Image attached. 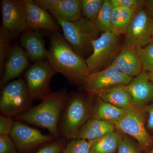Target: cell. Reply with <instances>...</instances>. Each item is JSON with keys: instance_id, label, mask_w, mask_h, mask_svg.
Here are the masks:
<instances>
[{"instance_id": "33", "label": "cell", "mask_w": 153, "mask_h": 153, "mask_svg": "<svg viewBox=\"0 0 153 153\" xmlns=\"http://www.w3.org/2000/svg\"><path fill=\"white\" fill-rule=\"evenodd\" d=\"M12 118L0 115V135L10 136L15 123Z\"/></svg>"}, {"instance_id": "32", "label": "cell", "mask_w": 153, "mask_h": 153, "mask_svg": "<svg viewBox=\"0 0 153 153\" xmlns=\"http://www.w3.org/2000/svg\"><path fill=\"white\" fill-rule=\"evenodd\" d=\"M17 149L10 136L0 135V153H17Z\"/></svg>"}, {"instance_id": "12", "label": "cell", "mask_w": 153, "mask_h": 153, "mask_svg": "<svg viewBox=\"0 0 153 153\" xmlns=\"http://www.w3.org/2000/svg\"><path fill=\"white\" fill-rule=\"evenodd\" d=\"M151 19L144 8L137 13L125 35V43L134 48L143 47L153 41Z\"/></svg>"}, {"instance_id": "2", "label": "cell", "mask_w": 153, "mask_h": 153, "mask_svg": "<svg viewBox=\"0 0 153 153\" xmlns=\"http://www.w3.org/2000/svg\"><path fill=\"white\" fill-rule=\"evenodd\" d=\"M68 94L66 88L52 92L36 106L15 117L16 120L47 129L56 139L60 138V116Z\"/></svg>"}, {"instance_id": "19", "label": "cell", "mask_w": 153, "mask_h": 153, "mask_svg": "<svg viewBox=\"0 0 153 153\" xmlns=\"http://www.w3.org/2000/svg\"><path fill=\"white\" fill-rule=\"evenodd\" d=\"M90 93L122 109H127L134 105L131 95L126 85H117Z\"/></svg>"}, {"instance_id": "25", "label": "cell", "mask_w": 153, "mask_h": 153, "mask_svg": "<svg viewBox=\"0 0 153 153\" xmlns=\"http://www.w3.org/2000/svg\"><path fill=\"white\" fill-rule=\"evenodd\" d=\"M105 0H81L82 16L94 23Z\"/></svg>"}, {"instance_id": "8", "label": "cell", "mask_w": 153, "mask_h": 153, "mask_svg": "<svg viewBox=\"0 0 153 153\" xmlns=\"http://www.w3.org/2000/svg\"><path fill=\"white\" fill-rule=\"evenodd\" d=\"M57 73L48 60L35 62L25 72V82L31 98L42 100L52 93L50 82Z\"/></svg>"}, {"instance_id": "14", "label": "cell", "mask_w": 153, "mask_h": 153, "mask_svg": "<svg viewBox=\"0 0 153 153\" xmlns=\"http://www.w3.org/2000/svg\"><path fill=\"white\" fill-rule=\"evenodd\" d=\"M28 30H45L57 32L60 27L46 10L39 7L34 1L24 0Z\"/></svg>"}, {"instance_id": "13", "label": "cell", "mask_w": 153, "mask_h": 153, "mask_svg": "<svg viewBox=\"0 0 153 153\" xmlns=\"http://www.w3.org/2000/svg\"><path fill=\"white\" fill-rule=\"evenodd\" d=\"M41 8L49 10L55 18L73 22L82 17L81 0H35Z\"/></svg>"}, {"instance_id": "7", "label": "cell", "mask_w": 153, "mask_h": 153, "mask_svg": "<svg viewBox=\"0 0 153 153\" xmlns=\"http://www.w3.org/2000/svg\"><path fill=\"white\" fill-rule=\"evenodd\" d=\"M144 108L134 105L126 109L125 113L114 123L116 128L136 141L142 149L148 147L152 142V137L145 125Z\"/></svg>"}, {"instance_id": "10", "label": "cell", "mask_w": 153, "mask_h": 153, "mask_svg": "<svg viewBox=\"0 0 153 153\" xmlns=\"http://www.w3.org/2000/svg\"><path fill=\"white\" fill-rule=\"evenodd\" d=\"M134 77L118 71L112 64L103 70L90 73L83 87L88 92H92L120 85H127Z\"/></svg>"}, {"instance_id": "38", "label": "cell", "mask_w": 153, "mask_h": 153, "mask_svg": "<svg viewBox=\"0 0 153 153\" xmlns=\"http://www.w3.org/2000/svg\"><path fill=\"white\" fill-rule=\"evenodd\" d=\"M150 153H153V148L152 150V152H151Z\"/></svg>"}, {"instance_id": "21", "label": "cell", "mask_w": 153, "mask_h": 153, "mask_svg": "<svg viewBox=\"0 0 153 153\" xmlns=\"http://www.w3.org/2000/svg\"><path fill=\"white\" fill-rule=\"evenodd\" d=\"M96 97L97 100L94 104L93 103L91 118L114 124L125 113L126 109L120 108Z\"/></svg>"}, {"instance_id": "27", "label": "cell", "mask_w": 153, "mask_h": 153, "mask_svg": "<svg viewBox=\"0 0 153 153\" xmlns=\"http://www.w3.org/2000/svg\"><path fill=\"white\" fill-rule=\"evenodd\" d=\"M92 141L83 139L70 140L61 153H91Z\"/></svg>"}, {"instance_id": "20", "label": "cell", "mask_w": 153, "mask_h": 153, "mask_svg": "<svg viewBox=\"0 0 153 153\" xmlns=\"http://www.w3.org/2000/svg\"><path fill=\"white\" fill-rule=\"evenodd\" d=\"M116 130L114 124L91 118L79 130L76 139L94 140Z\"/></svg>"}, {"instance_id": "22", "label": "cell", "mask_w": 153, "mask_h": 153, "mask_svg": "<svg viewBox=\"0 0 153 153\" xmlns=\"http://www.w3.org/2000/svg\"><path fill=\"white\" fill-rule=\"evenodd\" d=\"M137 11L123 7L112 8L111 15V30L115 36L125 35L127 30Z\"/></svg>"}, {"instance_id": "9", "label": "cell", "mask_w": 153, "mask_h": 153, "mask_svg": "<svg viewBox=\"0 0 153 153\" xmlns=\"http://www.w3.org/2000/svg\"><path fill=\"white\" fill-rule=\"evenodd\" d=\"M1 7L2 28L13 36L28 30L24 0H2Z\"/></svg>"}, {"instance_id": "34", "label": "cell", "mask_w": 153, "mask_h": 153, "mask_svg": "<svg viewBox=\"0 0 153 153\" xmlns=\"http://www.w3.org/2000/svg\"><path fill=\"white\" fill-rule=\"evenodd\" d=\"M145 112L148 114V119L146 128L147 131H153V103L148 105L144 108Z\"/></svg>"}, {"instance_id": "26", "label": "cell", "mask_w": 153, "mask_h": 153, "mask_svg": "<svg viewBox=\"0 0 153 153\" xmlns=\"http://www.w3.org/2000/svg\"><path fill=\"white\" fill-rule=\"evenodd\" d=\"M13 35L7 30L1 27L0 30V71L2 74L3 67L11 48L10 47Z\"/></svg>"}, {"instance_id": "11", "label": "cell", "mask_w": 153, "mask_h": 153, "mask_svg": "<svg viewBox=\"0 0 153 153\" xmlns=\"http://www.w3.org/2000/svg\"><path fill=\"white\" fill-rule=\"evenodd\" d=\"M10 137L17 149L20 151L28 150L41 145L49 143L55 138L52 135L44 134L37 129L18 120L15 122Z\"/></svg>"}, {"instance_id": "3", "label": "cell", "mask_w": 153, "mask_h": 153, "mask_svg": "<svg viewBox=\"0 0 153 153\" xmlns=\"http://www.w3.org/2000/svg\"><path fill=\"white\" fill-rule=\"evenodd\" d=\"M88 92L67 95L58 126L60 136L66 140L76 139L79 130L91 118L95 95Z\"/></svg>"}, {"instance_id": "35", "label": "cell", "mask_w": 153, "mask_h": 153, "mask_svg": "<svg viewBox=\"0 0 153 153\" xmlns=\"http://www.w3.org/2000/svg\"><path fill=\"white\" fill-rule=\"evenodd\" d=\"M145 7L151 19H153V0L145 1Z\"/></svg>"}, {"instance_id": "29", "label": "cell", "mask_w": 153, "mask_h": 153, "mask_svg": "<svg viewBox=\"0 0 153 153\" xmlns=\"http://www.w3.org/2000/svg\"><path fill=\"white\" fill-rule=\"evenodd\" d=\"M134 140L123 134L117 153H141L142 149Z\"/></svg>"}, {"instance_id": "15", "label": "cell", "mask_w": 153, "mask_h": 153, "mask_svg": "<svg viewBox=\"0 0 153 153\" xmlns=\"http://www.w3.org/2000/svg\"><path fill=\"white\" fill-rule=\"evenodd\" d=\"M29 60L27 53L21 46L16 45L11 48L4 64L1 86H4L20 76L27 68Z\"/></svg>"}, {"instance_id": "16", "label": "cell", "mask_w": 153, "mask_h": 153, "mask_svg": "<svg viewBox=\"0 0 153 153\" xmlns=\"http://www.w3.org/2000/svg\"><path fill=\"white\" fill-rule=\"evenodd\" d=\"M126 87L135 106L143 108L153 101V82L146 72L143 71L135 76Z\"/></svg>"}, {"instance_id": "1", "label": "cell", "mask_w": 153, "mask_h": 153, "mask_svg": "<svg viewBox=\"0 0 153 153\" xmlns=\"http://www.w3.org/2000/svg\"><path fill=\"white\" fill-rule=\"evenodd\" d=\"M49 38L47 60L52 68L72 84L84 85L89 74L85 60L75 52L58 32H53Z\"/></svg>"}, {"instance_id": "17", "label": "cell", "mask_w": 153, "mask_h": 153, "mask_svg": "<svg viewBox=\"0 0 153 153\" xmlns=\"http://www.w3.org/2000/svg\"><path fill=\"white\" fill-rule=\"evenodd\" d=\"M118 71L131 77L143 72L142 65L136 49L125 43L112 64Z\"/></svg>"}, {"instance_id": "4", "label": "cell", "mask_w": 153, "mask_h": 153, "mask_svg": "<svg viewBox=\"0 0 153 153\" xmlns=\"http://www.w3.org/2000/svg\"><path fill=\"white\" fill-rule=\"evenodd\" d=\"M63 30V36L77 54L83 57L92 53V42L99 32L94 23L82 17L78 21L68 22L55 18Z\"/></svg>"}, {"instance_id": "28", "label": "cell", "mask_w": 153, "mask_h": 153, "mask_svg": "<svg viewBox=\"0 0 153 153\" xmlns=\"http://www.w3.org/2000/svg\"><path fill=\"white\" fill-rule=\"evenodd\" d=\"M137 52L142 65L143 71L153 70V42L145 47H137Z\"/></svg>"}, {"instance_id": "36", "label": "cell", "mask_w": 153, "mask_h": 153, "mask_svg": "<svg viewBox=\"0 0 153 153\" xmlns=\"http://www.w3.org/2000/svg\"><path fill=\"white\" fill-rule=\"evenodd\" d=\"M149 74L150 79L151 81L153 82V70L151 71Z\"/></svg>"}, {"instance_id": "23", "label": "cell", "mask_w": 153, "mask_h": 153, "mask_svg": "<svg viewBox=\"0 0 153 153\" xmlns=\"http://www.w3.org/2000/svg\"><path fill=\"white\" fill-rule=\"evenodd\" d=\"M123 134L117 129L92 141L91 153H117Z\"/></svg>"}, {"instance_id": "24", "label": "cell", "mask_w": 153, "mask_h": 153, "mask_svg": "<svg viewBox=\"0 0 153 153\" xmlns=\"http://www.w3.org/2000/svg\"><path fill=\"white\" fill-rule=\"evenodd\" d=\"M112 10L109 0H105L102 7L94 22L95 27L99 32L102 33H111Z\"/></svg>"}, {"instance_id": "31", "label": "cell", "mask_w": 153, "mask_h": 153, "mask_svg": "<svg viewBox=\"0 0 153 153\" xmlns=\"http://www.w3.org/2000/svg\"><path fill=\"white\" fill-rule=\"evenodd\" d=\"M66 144V139L60 137L47 144L36 153H61Z\"/></svg>"}, {"instance_id": "6", "label": "cell", "mask_w": 153, "mask_h": 153, "mask_svg": "<svg viewBox=\"0 0 153 153\" xmlns=\"http://www.w3.org/2000/svg\"><path fill=\"white\" fill-rule=\"evenodd\" d=\"M92 53L85 59L89 74L111 65L122 47L118 37L111 33H102L92 41Z\"/></svg>"}, {"instance_id": "30", "label": "cell", "mask_w": 153, "mask_h": 153, "mask_svg": "<svg viewBox=\"0 0 153 153\" xmlns=\"http://www.w3.org/2000/svg\"><path fill=\"white\" fill-rule=\"evenodd\" d=\"M112 8L123 7L138 12L145 8V1L141 0H109Z\"/></svg>"}, {"instance_id": "37", "label": "cell", "mask_w": 153, "mask_h": 153, "mask_svg": "<svg viewBox=\"0 0 153 153\" xmlns=\"http://www.w3.org/2000/svg\"><path fill=\"white\" fill-rule=\"evenodd\" d=\"M151 31H152V35L153 38V19H151Z\"/></svg>"}, {"instance_id": "5", "label": "cell", "mask_w": 153, "mask_h": 153, "mask_svg": "<svg viewBox=\"0 0 153 153\" xmlns=\"http://www.w3.org/2000/svg\"><path fill=\"white\" fill-rule=\"evenodd\" d=\"M26 82L22 78L14 80L2 88L0 98L1 114L16 117L31 107L33 101Z\"/></svg>"}, {"instance_id": "18", "label": "cell", "mask_w": 153, "mask_h": 153, "mask_svg": "<svg viewBox=\"0 0 153 153\" xmlns=\"http://www.w3.org/2000/svg\"><path fill=\"white\" fill-rule=\"evenodd\" d=\"M21 47L31 61L36 62L47 60V50L45 48V40L38 31L27 30L22 33Z\"/></svg>"}]
</instances>
